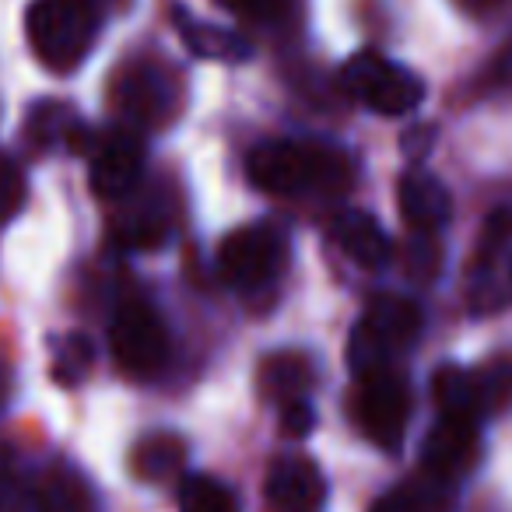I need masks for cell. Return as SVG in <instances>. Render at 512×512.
I'll return each mask as SVG.
<instances>
[{
    "label": "cell",
    "instance_id": "cell-1",
    "mask_svg": "<svg viewBox=\"0 0 512 512\" xmlns=\"http://www.w3.org/2000/svg\"><path fill=\"white\" fill-rule=\"evenodd\" d=\"M246 172L271 197H334L351 186V158L320 141H267L249 151Z\"/></svg>",
    "mask_w": 512,
    "mask_h": 512
},
{
    "label": "cell",
    "instance_id": "cell-2",
    "mask_svg": "<svg viewBox=\"0 0 512 512\" xmlns=\"http://www.w3.org/2000/svg\"><path fill=\"white\" fill-rule=\"evenodd\" d=\"M109 0H36L25 18V32L50 71H74L88 57Z\"/></svg>",
    "mask_w": 512,
    "mask_h": 512
},
{
    "label": "cell",
    "instance_id": "cell-3",
    "mask_svg": "<svg viewBox=\"0 0 512 512\" xmlns=\"http://www.w3.org/2000/svg\"><path fill=\"white\" fill-rule=\"evenodd\" d=\"M421 334V313L414 302L400 295H379L365 316L358 320L355 334L348 344V362L358 379L376 376V372L393 369V358L404 348H411Z\"/></svg>",
    "mask_w": 512,
    "mask_h": 512
},
{
    "label": "cell",
    "instance_id": "cell-4",
    "mask_svg": "<svg viewBox=\"0 0 512 512\" xmlns=\"http://www.w3.org/2000/svg\"><path fill=\"white\" fill-rule=\"evenodd\" d=\"M341 85L348 88L351 99L369 106L379 116H404L418 109L421 99H425V85H421L418 74L372 50L355 53L344 64Z\"/></svg>",
    "mask_w": 512,
    "mask_h": 512
},
{
    "label": "cell",
    "instance_id": "cell-5",
    "mask_svg": "<svg viewBox=\"0 0 512 512\" xmlns=\"http://www.w3.org/2000/svg\"><path fill=\"white\" fill-rule=\"evenodd\" d=\"M285 235L271 225L235 228L218 246V274L235 292H256L271 285L285 267Z\"/></svg>",
    "mask_w": 512,
    "mask_h": 512
},
{
    "label": "cell",
    "instance_id": "cell-6",
    "mask_svg": "<svg viewBox=\"0 0 512 512\" xmlns=\"http://www.w3.org/2000/svg\"><path fill=\"white\" fill-rule=\"evenodd\" d=\"M109 348L127 376L151 379L169 362V334L148 302H123L109 323Z\"/></svg>",
    "mask_w": 512,
    "mask_h": 512
},
{
    "label": "cell",
    "instance_id": "cell-7",
    "mask_svg": "<svg viewBox=\"0 0 512 512\" xmlns=\"http://www.w3.org/2000/svg\"><path fill=\"white\" fill-rule=\"evenodd\" d=\"M358 428L386 453H397L404 442L407 421H411V390L397 369L376 372V376L358 379L355 397Z\"/></svg>",
    "mask_w": 512,
    "mask_h": 512
},
{
    "label": "cell",
    "instance_id": "cell-8",
    "mask_svg": "<svg viewBox=\"0 0 512 512\" xmlns=\"http://www.w3.org/2000/svg\"><path fill=\"white\" fill-rule=\"evenodd\" d=\"M116 109L127 120V127H158L176 113V81L158 64H130L116 81Z\"/></svg>",
    "mask_w": 512,
    "mask_h": 512
},
{
    "label": "cell",
    "instance_id": "cell-9",
    "mask_svg": "<svg viewBox=\"0 0 512 512\" xmlns=\"http://www.w3.org/2000/svg\"><path fill=\"white\" fill-rule=\"evenodd\" d=\"M144 169V141L141 130L134 127H116L109 130L106 137H99L92 148V169H88V179H92V190L106 200H120L127 197L137 186Z\"/></svg>",
    "mask_w": 512,
    "mask_h": 512
},
{
    "label": "cell",
    "instance_id": "cell-10",
    "mask_svg": "<svg viewBox=\"0 0 512 512\" xmlns=\"http://www.w3.org/2000/svg\"><path fill=\"white\" fill-rule=\"evenodd\" d=\"M477 456H481V432H477V421L439 418L432 425V432L425 435V446H421L425 474L439 477V481H456V477L470 474Z\"/></svg>",
    "mask_w": 512,
    "mask_h": 512
},
{
    "label": "cell",
    "instance_id": "cell-11",
    "mask_svg": "<svg viewBox=\"0 0 512 512\" xmlns=\"http://www.w3.org/2000/svg\"><path fill=\"white\" fill-rule=\"evenodd\" d=\"M267 498L285 512H313L327 498L323 470L306 456H281L267 474Z\"/></svg>",
    "mask_w": 512,
    "mask_h": 512
},
{
    "label": "cell",
    "instance_id": "cell-12",
    "mask_svg": "<svg viewBox=\"0 0 512 512\" xmlns=\"http://www.w3.org/2000/svg\"><path fill=\"white\" fill-rule=\"evenodd\" d=\"M400 214L418 235H435L453 218V197L442 179L414 169L400 179Z\"/></svg>",
    "mask_w": 512,
    "mask_h": 512
},
{
    "label": "cell",
    "instance_id": "cell-13",
    "mask_svg": "<svg viewBox=\"0 0 512 512\" xmlns=\"http://www.w3.org/2000/svg\"><path fill=\"white\" fill-rule=\"evenodd\" d=\"M334 239H337V246L344 249V256L355 260L358 267H365V271H379V267L390 264V256H393L390 235H386L383 225L365 211L337 214Z\"/></svg>",
    "mask_w": 512,
    "mask_h": 512
},
{
    "label": "cell",
    "instance_id": "cell-14",
    "mask_svg": "<svg viewBox=\"0 0 512 512\" xmlns=\"http://www.w3.org/2000/svg\"><path fill=\"white\" fill-rule=\"evenodd\" d=\"M176 18V32L183 39V46L200 60H214V64H246L253 57V46L232 29H221V25H207L200 18H190L186 11H172Z\"/></svg>",
    "mask_w": 512,
    "mask_h": 512
},
{
    "label": "cell",
    "instance_id": "cell-15",
    "mask_svg": "<svg viewBox=\"0 0 512 512\" xmlns=\"http://www.w3.org/2000/svg\"><path fill=\"white\" fill-rule=\"evenodd\" d=\"M172 232V214L165 211V204L158 197L134 200L127 211L116 221V242L127 249H155L169 239Z\"/></svg>",
    "mask_w": 512,
    "mask_h": 512
},
{
    "label": "cell",
    "instance_id": "cell-16",
    "mask_svg": "<svg viewBox=\"0 0 512 512\" xmlns=\"http://www.w3.org/2000/svg\"><path fill=\"white\" fill-rule=\"evenodd\" d=\"M309 383H313V365L299 351H281V355H271L260 365V390H264L267 400L281 407L306 397Z\"/></svg>",
    "mask_w": 512,
    "mask_h": 512
},
{
    "label": "cell",
    "instance_id": "cell-17",
    "mask_svg": "<svg viewBox=\"0 0 512 512\" xmlns=\"http://www.w3.org/2000/svg\"><path fill=\"white\" fill-rule=\"evenodd\" d=\"M432 397L439 407V418H460V421H481V397H477L474 372L442 365L432 376Z\"/></svg>",
    "mask_w": 512,
    "mask_h": 512
},
{
    "label": "cell",
    "instance_id": "cell-18",
    "mask_svg": "<svg viewBox=\"0 0 512 512\" xmlns=\"http://www.w3.org/2000/svg\"><path fill=\"white\" fill-rule=\"evenodd\" d=\"M39 512H95V495L71 467H50L36 477Z\"/></svg>",
    "mask_w": 512,
    "mask_h": 512
},
{
    "label": "cell",
    "instance_id": "cell-19",
    "mask_svg": "<svg viewBox=\"0 0 512 512\" xmlns=\"http://www.w3.org/2000/svg\"><path fill=\"white\" fill-rule=\"evenodd\" d=\"M372 512H449V481L421 474L379 498Z\"/></svg>",
    "mask_w": 512,
    "mask_h": 512
},
{
    "label": "cell",
    "instance_id": "cell-20",
    "mask_svg": "<svg viewBox=\"0 0 512 512\" xmlns=\"http://www.w3.org/2000/svg\"><path fill=\"white\" fill-rule=\"evenodd\" d=\"M186 463V446L179 435L155 432L148 439L137 442L134 449V470L144 481H169L172 474H179Z\"/></svg>",
    "mask_w": 512,
    "mask_h": 512
},
{
    "label": "cell",
    "instance_id": "cell-21",
    "mask_svg": "<svg viewBox=\"0 0 512 512\" xmlns=\"http://www.w3.org/2000/svg\"><path fill=\"white\" fill-rule=\"evenodd\" d=\"M179 512H239V498L218 477L193 474L179 484Z\"/></svg>",
    "mask_w": 512,
    "mask_h": 512
},
{
    "label": "cell",
    "instance_id": "cell-22",
    "mask_svg": "<svg viewBox=\"0 0 512 512\" xmlns=\"http://www.w3.org/2000/svg\"><path fill=\"white\" fill-rule=\"evenodd\" d=\"M477 397L484 414H502L512 407V355H498L488 365L474 369Z\"/></svg>",
    "mask_w": 512,
    "mask_h": 512
},
{
    "label": "cell",
    "instance_id": "cell-23",
    "mask_svg": "<svg viewBox=\"0 0 512 512\" xmlns=\"http://www.w3.org/2000/svg\"><path fill=\"white\" fill-rule=\"evenodd\" d=\"M92 344L88 337L81 334H67V337H57L53 341V376L60 379L64 386H74L88 376L92 369Z\"/></svg>",
    "mask_w": 512,
    "mask_h": 512
},
{
    "label": "cell",
    "instance_id": "cell-24",
    "mask_svg": "<svg viewBox=\"0 0 512 512\" xmlns=\"http://www.w3.org/2000/svg\"><path fill=\"white\" fill-rule=\"evenodd\" d=\"M0 512H39L36 477L18 474L11 463L0 467Z\"/></svg>",
    "mask_w": 512,
    "mask_h": 512
},
{
    "label": "cell",
    "instance_id": "cell-25",
    "mask_svg": "<svg viewBox=\"0 0 512 512\" xmlns=\"http://www.w3.org/2000/svg\"><path fill=\"white\" fill-rule=\"evenodd\" d=\"M218 4L228 15L246 18V22H278V18H285L292 0H218Z\"/></svg>",
    "mask_w": 512,
    "mask_h": 512
},
{
    "label": "cell",
    "instance_id": "cell-26",
    "mask_svg": "<svg viewBox=\"0 0 512 512\" xmlns=\"http://www.w3.org/2000/svg\"><path fill=\"white\" fill-rule=\"evenodd\" d=\"M22 197H25L22 176H18V169L11 165V158L0 155V225H8V221L15 218L18 207H22Z\"/></svg>",
    "mask_w": 512,
    "mask_h": 512
},
{
    "label": "cell",
    "instance_id": "cell-27",
    "mask_svg": "<svg viewBox=\"0 0 512 512\" xmlns=\"http://www.w3.org/2000/svg\"><path fill=\"white\" fill-rule=\"evenodd\" d=\"M407 271L414 274L418 281L435 278L439 271V246H435V235H418L407 249Z\"/></svg>",
    "mask_w": 512,
    "mask_h": 512
},
{
    "label": "cell",
    "instance_id": "cell-28",
    "mask_svg": "<svg viewBox=\"0 0 512 512\" xmlns=\"http://www.w3.org/2000/svg\"><path fill=\"white\" fill-rule=\"evenodd\" d=\"M316 425V411L313 404H309L306 397L302 400H292V404L281 407V428H285L292 439H302V435H309Z\"/></svg>",
    "mask_w": 512,
    "mask_h": 512
},
{
    "label": "cell",
    "instance_id": "cell-29",
    "mask_svg": "<svg viewBox=\"0 0 512 512\" xmlns=\"http://www.w3.org/2000/svg\"><path fill=\"white\" fill-rule=\"evenodd\" d=\"M467 4V11H474V15H491V11L505 8L509 0H463Z\"/></svg>",
    "mask_w": 512,
    "mask_h": 512
}]
</instances>
